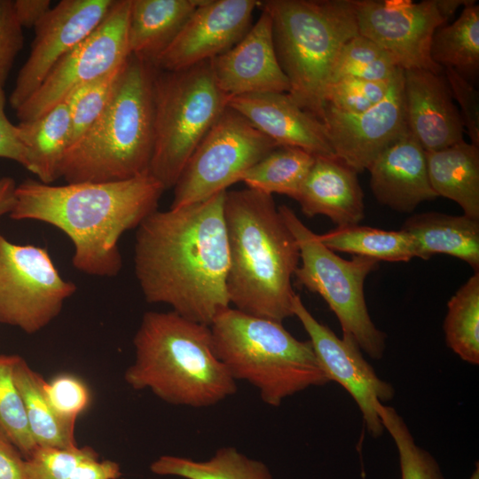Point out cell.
<instances>
[{"instance_id": "obj_1", "label": "cell", "mask_w": 479, "mask_h": 479, "mask_svg": "<svg viewBox=\"0 0 479 479\" xmlns=\"http://www.w3.org/2000/svg\"><path fill=\"white\" fill-rule=\"evenodd\" d=\"M225 192L156 210L136 233L135 273L145 301L167 304L183 318L208 326L230 307Z\"/></svg>"}, {"instance_id": "obj_2", "label": "cell", "mask_w": 479, "mask_h": 479, "mask_svg": "<svg viewBox=\"0 0 479 479\" xmlns=\"http://www.w3.org/2000/svg\"><path fill=\"white\" fill-rule=\"evenodd\" d=\"M164 191L149 171L106 183L51 185L27 179L17 185L9 216L55 226L74 245L75 269L88 275L113 277L122 266L121 236L157 210Z\"/></svg>"}, {"instance_id": "obj_3", "label": "cell", "mask_w": 479, "mask_h": 479, "mask_svg": "<svg viewBox=\"0 0 479 479\" xmlns=\"http://www.w3.org/2000/svg\"><path fill=\"white\" fill-rule=\"evenodd\" d=\"M224 216L230 303L245 313L283 323L294 316L292 278L300 248L272 195L247 187L226 191Z\"/></svg>"}, {"instance_id": "obj_4", "label": "cell", "mask_w": 479, "mask_h": 479, "mask_svg": "<svg viewBox=\"0 0 479 479\" xmlns=\"http://www.w3.org/2000/svg\"><path fill=\"white\" fill-rule=\"evenodd\" d=\"M135 361L124 373L135 390L192 408L215 405L237 391L216 357L211 332L174 311L145 312L134 336Z\"/></svg>"}, {"instance_id": "obj_5", "label": "cell", "mask_w": 479, "mask_h": 479, "mask_svg": "<svg viewBox=\"0 0 479 479\" xmlns=\"http://www.w3.org/2000/svg\"><path fill=\"white\" fill-rule=\"evenodd\" d=\"M154 73L151 62L130 54L106 107L65 153L60 177L67 184L122 181L149 171Z\"/></svg>"}, {"instance_id": "obj_6", "label": "cell", "mask_w": 479, "mask_h": 479, "mask_svg": "<svg viewBox=\"0 0 479 479\" xmlns=\"http://www.w3.org/2000/svg\"><path fill=\"white\" fill-rule=\"evenodd\" d=\"M279 66L288 95L322 122L326 90L341 50L358 35L355 0H268Z\"/></svg>"}, {"instance_id": "obj_7", "label": "cell", "mask_w": 479, "mask_h": 479, "mask_svg": "<svg viewBox=\"0 0 479 479\" xmlns=\"http://www.w3.org/2000/svg\"><path fill=\"white\" fill-rule=\"evenodd\" d=\"M209 327L214 351L231 376L255 387L268 405L330 382L310 342L296 339L281 322L228 307Z\"/></svg>"}, {"instance_id": "obj_8", "label": "cell", "mask_w": 479, "mask_h": 479, "mask_svg": "<svg viewBox=\"0 0 479 479\" xmlns=\"http://www.w3.org/2000/svg\"><path fill=\"white\" fill-rule=\"evenodd\" d=\"M210 60L177 71L155 68L154 143L149 173L173 188L189 158L228 107Z\"/></svg>"}, {"instance_id": "obj_9", "label": "cell", "mask_w": 479, "mask_h": 479, "mask_svg": "<svg viewBox=\"0 0 479 479\" xmlns=\"http://www.w3.org/2000/svg\"><path fill=\"white\" fill-rule=\"evenodd\" d=\"M278 208L300 248L301 264L294 273L298 284L326 301L339 320L342 336L351 338L373 359H381L387 336L373 322L364 294L365 280L379 262L359 255L342 258L292 208L286 205Z\"/></svg>"}, {"instance_id": "obj_10", "label": "cell", "mask_w": 479, "mask_h": 479, "mask_svg": "<svg viewBox=\"0 0 479 479\" xmlns=\"http://www.w3.org/2000/svg\"><path fill=\"white\" fill-rule=\"evenodd\" d=\"M277 147L273 140L228 106L185 164L173 187L170 208L199 203L227 191Z\"/></svg>"}, {"instance_id": "obj_11", "label": "cell", "mask_w": 479, "mask_h": 479, "mask_svg": "<svg viewBox=\"0 0 479 479\" xmlns=\"http://www.w3.org/2000/svg\"><path fill=\"white\" fill-rule=\"evenodd\" d=\"M76 286L64 279L47 248L9 241L0 231V323L35 334L61 311Z\"/></svg>"}, {"instance_id": "obj_12", "label": "cell", "mask_w": 479, "mask_h": 479, "mask_svg": "<svg viewBox=\"0 0 479 479\" xmlns=\"http://www.w3.org/2000/svg\"><path fill=\"white\" fill-rule=\"evenodd\" d=\"M130 0H114L100 24L52 67L38 89L17 109L20 122L51 110L76 88L123 64L130 56Z\"/></svg>"}, {"instance_id": "obj_13", "label": "cell", "mask_w": 479, "mask_h": 479, "mask_svg": "<svg viewBox=\"0 0 479 479\" xmlns=\"http://www.w3.org/2000/svg\"><path fill=\"white\" fill-rule=\"evenodd\" d=\"M357 31L383 49L403 70L443 73L430 57L436 30L447 20L436 0H355Z\"/></svg>"}, {"instance_id": "obj_14", "label": "cell", "mask_w": 479, "mask_h": 479, "mask_svg": "<svg viewBox=\"0 0 479 479\" xmlns=\"http://www.w3.org/2000/svg\"><path fill=\"white\" fill-rule=\"evenodd\" d=\"M292 310L308 334L329 381L339 383L352 397L368 432L373 437L380 436L384 428L376 412V404L391 400L395 396L394 387L377 375L351 338H340L327 326L318 322L296 294Z\"/></svg>"}, {"instance_id": "obj_15", "label": "cell", "mask_w": 479, "mask_h": 479, "mask_svg": "<svg viewBox=\"0 0 479 479\" xmlns=\"http://www.w3.org/2000/svg\"><path fill=\"white\" fill-rule=\"evenodd\" d=\"M114 0H62L35 26L31 51L20 68L9 102L17 110L67 53L100 24Z\"/></svg>"}, {"instance_id": "obj_16", "label": "cell", "mask_w": 479, "mask_h": 479, "mask_svg": "<svg viewBox=\"0 0 479 479\" xmlns=\"http://www.w3.org/2000/svg\"><path fill=\"white\" fill-rule=\"evenodd\" d=\"M322 122L335 157L357 173L368 169L387 147L408 132L404 70H398L385 98L372 108L347 114L326 106Z\"/></svg>"}, {"instance_id": "obj_17", "label": "cell", "mask_w": 479, "mask_h": 479, "mask_svg": "<svg viewBox=\"0 0 479 479\" xmlns=\"http://www.w3.org/2000/svg\"><path fill=\"white\" fill-rule=\"evenodd\" d=\"M256 0H201L169 46L154 60L162 71L208 61L238 43L252 26Z\"/></svg>"}, {"instance_id": "obj_18", "label": "cell", "mask_w": 479, "mask_h": 479, "mask_svg": "<svg viewBox=\"0 0 479 479\" xmlns=\"http://www.w3.org/2000/svg\"><path fill=\"white\" fill-rule=\"evenodd\" d=\"M210 65L216 84L230 98L288 93L290 89L276 56L271 19L263 9L244 37Z\"/></svg>"}, {"instance_id": "obj_19", "label": "cell", "mask_w": 479, "mask_h": 479, "mask_svg": "<svg viewBox=\"0 0 479 479\" xmlns=\"http://www.w3.org/2000/svg\"><path fill=\"white\" fill-rule=\"evenodd\" d=\"M404 97L408 133L426 152L464 139L461 117L444 72L404 70Z\"/></svg>"}, {"instance_id": "obj_20", "label": "cell", "mask_w": 479, "mask_h": 479, "mask_svg": "<svg viewBox=\"0 0 479 479\" xmlns=\"http://www.w3.org/2000/svg\"><path fill=\"white\" fill-rule=\"evenodd\" d=\"M228 106L279 146L300 148L315 157L336 158L323 122L300 107L287 93L231 97Z\"/></svg>"}, {"instance_id": "obj_21", "label": "cell", "mask_w": 479, "mask_h": 479, "mask_svg": "<svg viewBox=\"0 0 479 479\" xmlns=\"http://www.w3.org/2000/svg\"><path fill=\"white\" fill-rule=\"evenodd\" d=\"M375 199L400 213L412 212L437 196L428 175L425 150L407 132L387 147L367 169Z\"/></svg>"}, {"instance_id": "obj_22", "label": "cell", "mask_w": 479, "mask_h": 479, "mask_svg": "<svg viewBox=\"0 0 479 479\" xmlns=\"http://www.w3.org/2000/svg\"><path fill=\"white\" fill-rule=\"evenodd\" d=\"M357 173L337 158L316 157L296 198L308 217L323 215L337 227L365 217L364 192Z\"/></svg>"}, {"instance_id": "obj_23", "label": "cell", "mask_w": 479, "mask_h": 479, "mask_svg": "<svg viewBox=\"0 0 479 479\" xmlns=\"http://www.w3.org/2000/svg\"><path fill=\"white\" fill-rule=\"evenodd\" d=\"M401 230L413 239L415 257L428 260L437 254L448 255L479 271V220L426 212L407 218Z\"/></svg>"}, {"instance_id": "obj_24", "label": "cell", "mask_w": 479, "mask_h": 479, "mask_svg": "<svg viewBox=\"0 0 479 479\" xmlns=\"http://www.w3.org/2000/svg\"><path fill=\"white\" fill-rule=\"evenodd\" d=\"M201 0H130V53L152 64L169 46Z\"/></svg>"}, {"instance_id": "obj_25", "label": "cell", "mask_w": 479, "mask_h": 479, "mask_svg": "<svg viewBox=\"0 0 479 479\" xmlns=\"http://www.w3.org/2000/svg\"><path fill=\"white\" fill-rule=\"evenodd\" d=\"M430 185L436 194L455 201L465 216L479 220V147L464 139L436 151H425Z\"/></svg>"}, {"instance_id": "obj_26", "label": "cell", "mask_w": 479, "mask_h": 479, "mask_svg": "<svg viewBox=\"0 0 479 479\" xmlns=\"http://www.w3.org/2000/svg\"><path fill=\"white\" fill-rule=\"evenodd\" d=\"M19 137L26 153L25 169L38 181L51 185L60 177V167L70 145L71 121L63 101L30 121L17 124Z\"/></svg>"}, {"instance_id": "obj_27", "label": "cell", "mask_w": 479, "mask_h": 479, "mask_svg": "<svg viewBox=\"0 0 479 479\" xmlns=\"http://www.w3.org/2000/svg\"><path fill=\"white\" fill-rule=\"evenodd\" d=\"M13 379L22 397L36 446L59 449L76 446L75 423L57 415L44 393L46 381L19 356L13 366Z\"/></svg>"}, {"instance_id": "obj_28", "label": "cell", "mask_w": 479, "mask_h": 479, "mask_svg": "<svg viewBox=\"0 0 479 479\" xmlns=\"http://www.w3.org/2000/svg\"><path fill=\"white\" fill-rule=\"evenodd\" d=\"M430 57L474 83L479 72V5L471 0L459 18L438 27L431 41Z\"/></svg>"}, {"instance_id": "obj_29", "label": "cell", "mask_w": 479, "mask_h": 479, "mask_svg": "<svg viewBox=\"0 0 479 479\" xmlns=\"http://www.w3.org/2000/svg\"><path fill=\"white\" fill-rule=\"evenodd\" d=\"M150 470L155 475L185 479H272L264 463L232 446L219 448L206 460L162 455L151 464Z\"/></svg>"}, {"instance_id": "obj_30", "label": "cell", "mask_w": 479, "mask_h": 479, "mask_svg": "<svg viewBox=\"0 0 479 479\" xmlns=\"http://www.w3.org/2000/svg\"><path fill=\"white\" fill-rule=\"evenodd\" d=\"M334 252H345L377 262H408L415 257L413 239L404 231H386L358 224L336 227L319 235Z\"/></svg>"}, {"instance_id": "obj_31", "label": "cell", "mask_w": 479, "mask_h": 479, "mask_svg": "<svg viewBox=\"0 0 479 479\" xmlns=\"http://www.w3.org/2000/svg\"><path fill=\"white\" fill-rule=\"evenodd\" d=\"M315 158L300 148L279 146L246 171L240 182L266 194L296 200Z\"/></svg>"}, {"instance_id": "obj_32", "label": "cell", "mask_w": 479, "mask_h": 479, "mask_svg": "<svg viewBox=\"0 0 479 479\" xmlns=\"http://www.w3.org/2000/svg\"><path fill=\"white\" fill-rule=\"evenodd\" d=\"M444 332L446 345L455 354L468 364H479V271L448 301Z\"/></svg>"}, {"instance_id": "obj_33", "label": "cell", "mask_w": 479, "mask_h": 479, "mask_svg": "<svg viewBox=\"0 0 479 479\" xmlns=\"http://www.w3.org/2000/svg\"><path fill=\"white\" fill-rule=\"evenodd\" d=\"M17 355H0V436L28 458L37 448L27 423L25 406L13 379Z\"/></svg>"}, {"instance_id": "obj_34", "label": "cell", "mask_w": 479, "mask_h": 479, "mask_svg": "<svg viewBox=\"0 0 479 479\" xmlns=\"http://www.w3.org/2000/svg\"><path fill=\"white\" fill-rule=\"evenodd\" d=\"M376 412L384 430L396 444L401 479H445L436 459L416 444L404 420L394 407L380 401Z\"/></svg>"}, {"instance_id": "obj_35", "label": "cell", "mask_w": 479, "mask_h": 479, "mask_svg": "<svg viewBox=\"0 0 479 479\" xmlns=\"http://www.w3.org/2000/svg\"><path fill=\"white\" fill-rule=\"evenodd\" d=\"M399 69L383 49L358 34L341 50L330 82L342 77L373 82L392 81Z\"/></svg>"}, {"instance_id": "obj_36", "label": "cell", "mask_w": 479, "mask_h": 479, "mask_svg": "<svg viewBox=\"0 0 479 479\" xmlns=\"http://www.w3.org/2000/svg\"><path fill=\"white\" fill-rule=\"evenodd\" d=\"M122 65L81 85L65 98L71 121L70 145L95 122L106 107Z\"/></svg>"}, {"instance_id": "obj_37", "label": "cell", "mask_w": 479, "mask_h": 479, "mask_svg": "<svg viewBox=\"0 0 479 479\" xmlns=\"http://www.w3.org/2000/svg\"><path fill=\"white\" fill-rule=\"evenodd\" d=\"M393 80L373 82L353 77L334 80L326 90L325 107L347 114L363 113L385 98Z\"/></svg>"}, {"instance_id": "obj_38", "label": "cell", "mask_w": 479, "mask_h": 479, "mask_svg": "<svg viewBox=\"0 0 479 479\" xmlns=\"http://www.w3.org/2000/svg\"><path fill=\"white\" fill-rule=\"evenodd\" d=\"M96 452L90 446L78 445L59 449L37 447L25 459L27 479H70L75 467Z\"/></svg>"}, {"instance_id": "obj_39", "label": "cell", "mask_w": 479, "mask_h": 479, "mask_svg": "<svg viewBox=\"0 0 479 479\" xmlns=\"http://www.w3.org/2000/svg\"><path fill=\"white\" fill-rule=\"evenodd\" d=\"M44 393L57 415L75 423L90 404V397L87 386L70 374H61L45 382Z\"/></svg>"}, {"instance_id": "obj_40", "label": "cell", "mask_w": 479, "mask_h": 479, "mask_svg": "<svg viewBox=\"0 0 479 479\" xmlns=\"http://www.w3.org/2000/svg\"><path fill=\"white\" fill-rule=\"evenodd\" d=\"M452 98L457 101L464 130L470 143L479 147V94L474 83L452 68H444Z\"/></svg>"}, {"instance_id": "obj_41", "label": "cell", "mask_w": 479, "mask_h": 479, "mask_svg": "<svg viewBox=\"0 0 479 479\" xmlns=\"http://www.w3.org/2000/svg\"><path fill=\"white\" fill-rule=\"evenodd\" d=\"M13 0H0V87L4 88L16 57L23 48L24 36Z\"/></svg>"}, {"instance_id": "obj_42", "label": "cell", "mask_w": 479, "mask_h": 479, "mask_svg": "<svg viewBox=\"0 0 479 479\" xmlns=\"http://www.w3.org/2000/svg\"><path fill=\"white\" fill-rule=\"evenodd\" d=\"M5 93L0 87V158L14 161L24 168L26 153L20 142L17 125L12 123L5 113Z\"/></svg>"}, {"instance_id": "obj_43", "label": "cell", "mask_w": 479, "mask_h": 479, "mask_svg": "<svg viewBox=\"0 0 479 479\" xmlns=\"http://www.w3.org/2000/svg\"><path fill=\"white\" fill-rule=\"evenodd\" d=\"M122 475L120 466L112 460H99L98 454L83 459L73 471L70 479H118Z\"/></svg>"}, {"instance_id": "obj_44", "label": "cell", "mask_w": 479, "mask_h": 479, "mask_svg": "<svg viewBox=\"0 0 479 479\" xmlns=\"http://www.w3.org/2000/svg\"><path fill=\"white\" fill-rule=\"evenodd\" d=\"M0 479H27L25 459L12 444L1 436Z\"/></svg>"}, {"instance_id": "obj_45", "label": "cell", "mask_w": 479, "mask_h": 479, "mask_svg": "<svg viewBox=\"0 0 479 479\" xmlns=\"http://www.w3.org/2000/svg\"><path fill=\"white\" fill-rule=\"evenodd\" d=\"M50 9V0H14L15 13L22 27H35Z\"/></svg>"}, {"instance_id": "obj_46", "label": "cell", "mask_w": 479, "mask_h": 479, "mask_svg": "<svg viewBox=\"0 0 479 479\" xmlns=\"http://www.w3.org/2000/svg\"><path fill=\"white\" fill-rule=\"evenodd\" d=\"M17 185L9 177L0 178V217L10 214L15 201V190Z\"/></svg>"}, {"instance_id": "obj_47", "label": "cell", "mask_w": 479, "mask_h": 479, "mask_svg": "<svg viewBox=\"0 0 479 479\" xmlns=\"http://www.w3.org/2000/svg\"><path fill=\"white\" fill-rule=\"evenodd\" d=\"M471 0H436L441 14L448 21L455 12L461 6L467 5Z\"/></svg>"}, {"instance_id": "obj_48", "label": "cell", "mask_w": 479, "mask_h": 479, "mask_svg": "<svg viewBox=\"0 0 479 479\" xmlns=\"http://www.w3.org/2000/svg\"><path fill=\"white\" fill-rule=\"evenodd\" d=\"M476 465V467L475 469L474 470V472L472 473L471 476L469 479H479V467H478V462L475 463Z\"/></svg>"}]
</instances>
